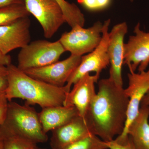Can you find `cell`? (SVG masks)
I'll return each instance as SVG.
<instances>
[{
    "label": "cell",
    "mask_w": 149,
    "mask_h": 149,
    "mask_svg": "<svg viewBox=\"0 0 149 149\" xmlns=\"http://www.w3.org/2000/svg\"><path fill=\"white\" fill-rule=\"evenodd\" d=\"M129 98L123 87L109 78L100 80L98 91L85 120L93 134L105 142L122 134L127 120Z\"/></svg>",
    "instance_id": "obj_1"
},
{
    "label": "cell",
    "mask_w": 149,
    "mask_h": 149,
    "mask_svg": "<svg viewBox=\"0 0 149 149\" xmlns=\"http://www.w3.org/2000/svg\"><path fill=\"white\" fill-rule=\"evenodd\" d=\"M8 86L5 91L9 102L19 98L25 100V104H37L42 108L63 105L70 91L65 85L56 87L30 77L17 66H7Z\"/></svg>",
    "instance_id": "obj_2"
},
{
    "label": "cell",
    "mask_w": 149,
    "mask_h": 149,
    "mask_svg": "<svg viewBox=\"0 0 149 149\" xmlns=\"http://www.w3.org/2000/svg\"><path fill=\"white\" fill-rule=\"evenodd\" d=\"M0 134L15 135L37 144L48 141L43 131L39 113L30 106L9 102L4 122L0 125Z\"/></svg>",
    "instance_id": "obj_3"
},
{
    "label": "cell",
    "mask_w": 149,
    "mask_h": 149,
    "mask_svg": "<svg viewBox=\"0 0 149 149\" xmlns=\"http://www.w3.org/2000/svg\"><path fill=\"white\" fill-rule=\"evenodd\" d=\"M66 52L59 40H38L22 48L18 55L17 68L22 71L47 66L58 61Z\"/></svg>",
    "instance_id": "obj_4"
},
{
    "label": "cell",
    "mask_w": 149,
    "mask_h": 149,
    "mask_svg": "<svg viewBox=\"0 0 149 149\" xmlns=\"http://www.w3.org/2000/svg\"><path fill=\"white\" fill-rule=\"evenodd\" d=\"M103 23L97 21L88 28L77 26L61 35L59 41L66 52L72 55L82 56L91 52L100 43Z\"/></svg>",
    "instance_id": "obj_5"
},
{
    "label": "cell",
    "mask_w": 149,
    "mask_h": 149,
    "mask_svg": "<svg viewBox=\"0 0 149 149\" xmlns=\"http://www.w3.org/2000/svg\"><path fill=\"white\" fill-rule=\"evenodd\" d=\"M110 23V19L104 22L100 43L91 52L86 55L82 56L80 64L71 74L65 85L69 91L72 85L85 74L94 72H95V75L100 77L102 71L109 65L107 49L109 40V29Z\"/></svg>",
    "instance_id": "obj_6"
},
{
    "label": "cell",
    "mask_w": 149,
    "mask_h": 149,
    "mask_svg": "<svg viewBox=\"0 0 149 149\" xmlns=\"http://www.w3.org/2000/svg\"><path fill=\"white\" fill-rule=\"evenodd\" d=\"M24 6L41 24L46 38H52L66 22L61 8L56 0H24Z\"/></svg>",
    "instance_id": "obj_7"
},
{
    "label": "cell",
    "mask_w": 149,
    "mask_h": 149,
    "mask_svg": "<svg viewBox=\"0 0 149 149\" xmlns=\"http://www.w3.org/2000/svg\"><path fill=\"white\" fill-rule=\"evenodd\" d=\"M134 35L128 38L124 45V65L129 70L139 72L147 70L149 65V32L141 30L140 22L133 30Z\"/></svg>",
    "instance_id": "obj_8"
},
{
    "label": "cell",
    "mask_w": 149,
    "mask_h": 149,
    "mask_svg": "<svg viewBox=\"0 0 149 149\" xmlns=\"http://www.w3.org/2000/svg\"><path fill=\"white\" fill-rule=\"evenodd\" d=\"M82 56L71 55L61 61L23 71L30 77L50 85L62 87L80 64Z\"/></svg>",
    "instance_id": "obj_9"
},
{
    "label": "cell",
    "mask_w": 149,
    "mask_h": 149,
    "mask_svg": "<svg viewBox=\"0 0 149 149\" xmlns=\"http://www.w3.org/2000/svg\"><path fill=\"white\" fill-rule=\"evenodd\" d=\"M128 30L127 23L122 22L115 25L109 32L107 51L110 68L109 78L121 87H123L122 70L124 65V38Z\"/></svg>",
    "instance_id": "obj_10"
},
{
    "label": "cell",
    "mask_w": 149,
    "mask_h": 149,
    "mask_svg": "<svg viewBox=\"0 0 149 149\" xmlns=\"http://www.w3.org/2000/svg\"><path fill=\"white\" fill-rule=\"evenodd\" d=\"M99 77L90 73L85 74L74 83L73 88L67 94L63 102L65 106L73 107L78 114L85 119L96 94L95 83Z\"/></svg>",
    "instance_id": "obj_11"
},
{
    "label": "cell",
    "mask_w": 149,
    "mask_h": 149,
    "mask_svg": "<svg viewBox=\"0 0 149 149\" xmlns=\"http://www.w3.org/2000/svg\"><path fill=\"white\" fill-rule=\"evenodd\" d=\"M31 22L28 17H21L0 27V50L7 55L11 51L24 47L31 40Z\"/></svg>",
    "instance_id": "obj_12"
},
{
    "label": "cell",
    "mask_w": 149,
    "mask_h": 149,
    "mask_svg": "<svg viewBox=\"0 0 149 149\" xmlns=\"http://www.w3.org/2000/svg\"><path fill=\"white\" fill-rule=\"evenodd\" d=\"M129 71L128 74V85L125 89L129 98V103L127 120L122 134L125 133L129 125L137 116L141 102L149 91V69L138 73L132 70Z\"/></svg>",
    "instance_id": "obj_13"
},
{
    "label": "cell",
    "mask_w": 149,
    "mask_h": 149,
    "mask_svg": "<svg viewBox=\"0 0 149 149\" xmlns=\"http://www.w3.org/2000/svg\"><path fill=\"white\" fill-rule=\"evenodd\" d=\"M52 131L50 145L52 149H63L80 139L94 135L86 120L80 116Z\"/></svg>",
    "instance_id": "obj_14"
},
{
    "label": "cell",
    "mask_w": 149,
    "mask_h": 149,
    "mask_svg": "<svg viewBox=\"0 0 149 149\" xmlns=\"http://www.w3.org/2000/svg\"><path fill=\"white\" fill-rule=\"evenodd\" d=\"M149 106L141 105L139 113L125 133L116 139L123 140L129 136L137 149H149Z\"/></svg>",
    "instance_id": "obj_15"
},
{
    "label": "cell",
    "mask_w": 149,
    "mask_h": 149,
    "mask_svg": "<svg viewBox=\"0 0 149 149\" xmlns=\"http://www.w3.org/2000/svg\"><path fill=\"white\" fill-rule=\"evenodd\" d=\"M43 131L45 133L66 124L79 115L73 107L59 106L44 108L39 113Z\"/></svg>",
    "instance_id": "obj_16"
},
{
    "label": "cell",
    "mask_w": 149,
    "mask_h": 149,
    "mask_svg": "<svg viewBox=\"0 0 149 149\" xmlns=\"http://www.w3.org/2000/svg\"><path fill=\"white\" fill-rule=\"evenodd\" d=\"M61 8L65 22L71 27L79 26L84 27L85 18L80 8L74 3L65 0H56Z\"/></svg>",
    "instance_id": "obj_17"
},
{
    "label": "cell",
    "mask_w": 149,
    "mask_h": 149,
    "mask_svg": "<svg viewBox=\"0 0 149 149\" xmlns=\"http://www.w3.org/2000/svg\"><path fill=\"white\" fill-rule=\"evenodd\" d=\"M30 15L24 5H14L0 8V27L19 18L29 17Z\"/></svg>",
    "instance_id": "obj_18"
},
{
    "label": "cell",
    "mask_w": 149,
    "mask_h": 149,
    "mask_svg": "<svg viewBox=\"0 0 149 149\" xmlns=\"http://www.w3.org/2000/svg\"><path fill=\"white\" fill-rule=\"evenodd\" d=\"M108 142L95 135L80 139L65 147L63 149H108Z\"/></svg>",
    "instance_id": "obj_19"
},
{
    "label": "cell",
    "mask_w": 149,
    "mask_h": 149,
    "mask_svg": "<svg viewBox=\"0 0 149 149\" xmlns=\"http://www.w3.org/2000/svg\"><path fill=\"white\" fill-rule=\"evenodd\" d=\"M3 149H33L37 146L25 139L10 134H0Z\"/></svg>",
    "instance_id": "obj_20"
},
{
    "label": "cell",
    "mask_w": 149,
    "mask_h": 149,
    "mask_svg": "<svg viewBox=\"0 0 149 149\" xmlns=\"http://www.w3.org/2000/svg\"><path fill=\"white\" fill-rule=\"evenodd\" d=\"M77 2L87 10L97 12L108 8L112 0H77Z\"/></svg>",
    "instance_id": "obj_21"
},
{
    "label": "cell",
    "mask_w": 149,
    "mask_h": 149,
    "mask_svg": "<svg viewBox=\"0 0 149 149\" xmlns=\"http://www.w3.org/2000/svg\"><path fill=\"white\" fill-rule=\"evenodd\" d=\"M108 144L109 149H137L129 136L124 140L113 139Z\"/></svg>",
    "instance_id": "obj_22"
},
{
    "label": "cell",
    "mask_w": 149,
    "mask_h": 149,
    "mask_svg": "<svg viewBox=\"0 0 149 149\" xmlns=\"http://www.w3.org/2000/svg\"><path fill=\"white\" fill-rule=\"evenodd\" d=\"M8 103L5 92L0 93V125L2 124L5 120Z\"/></svg>",
    "instance_id": "obj_23"
},
{
    "label": "cell",
    "mask_w": 149,
    "mask_h": 149,
    "mask_svg": "<svg viewBox=\"0 0 149 149\" xmlns=\"http://www.w3.org/2000/svg\"><path fill=\"white\" fill-rule=\"evenodd\" d=\"M8 73L7 66H0V93L5 92L8 86Z\"/></svg>",
    "instance_id": "obj_24"
},
{
    "label": "cell",
    "mask_w": 149,
    "mask_h": 149,
    "mask_svg": "<svg viewBox=\"0 0 149 149\" xmlns=\"http://www.w3.org/2000/svg\"><path fill=\"white\" fill-rule=\"evenodd\" d=\"M14 5H24V0H0V8Z\"/></svg>",
    "instance_id": "obj_25"
},
{
    "label": "cell",
    "mask_w": 149,
    "mask_h": 149,
    "mask_svg": "<svg viewBox=\"0 0 149 149\" xmlns=\"http://www.w3.org/2000/svg\"><path fill=\"white\" fill-rule=\"evenodd\" d=\"M11 63V58L8 54L5 55L0 50V66H7Z\"/></svg>",
    "instance_id": "obj_26"
},
{
    "label": "cell",
    "mask_w": 149,
    "mask_h": 149,
    "mask_svg": "<svg viewBox=\"0 0 149 149\" xmlns=\"http://www.w3.org/2000/svg\"><path fill=\"white\" fill-rule=\"evenodd\" d=\"M141 105L149 106V91L142 100Z\"/></svg>",
    "instance_id": "obj_27"
},
{
    "label": "cell",
    "mask_w": 149,
    "mask_h": 149,
    "mask_svg": "<svg viewBox=\"0 0 149 149\" xmlns=\"http://www.w3.org/2000/svg\"><path fill=\"white\" fill-rule=\"evenodd\" d=\"M0 149H3L2 141L1 139H0Z\"/></svg>",
    "instance_id": "obj_28"
},
{
    "label": "cell",
    "mask_w": 149,
    "mask_h": 149,
    "mask_svg": "<svg viewBox=\"0 0 149 149\" xmlns=\"http://www.w3.org/2000/svg\"><path fill=\"white\" fill-rule=\"evenodd\" d=\"M34 149H46L42 148H38V147H37V146H36L35 147V148H34Z\"/></svg>",
    "instance_id": "obj_29"
},
{
    "label": "cell",
    "mask_w": 149,
    "mask_h": 149,
    "mask_svg": "<svg viewBox=\"0 0 149 149\" xmlns=\"http://www.w3.org/2000/svg\"><path fill=\"white\" fill-rule=\"evenodd\" d=\"M130 1H131V2H133V0H130Z\"/></svg>",
    "instance_id": "obj_30"
},
{
    "label": "cell",
    "mask_w": 149,
    "mask_h": 149,
    "mask_svg": "<svg viewBox=\"0 0 149 149\" xmlns=\"http://www.w3.org/2000/svg\"></svg>",
    "instance_id": "obj_31"
}]
</instances>
